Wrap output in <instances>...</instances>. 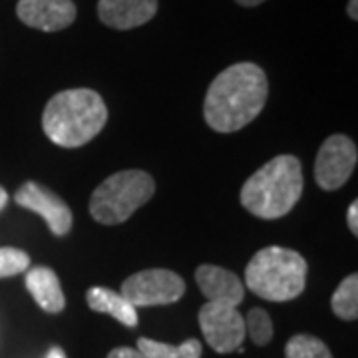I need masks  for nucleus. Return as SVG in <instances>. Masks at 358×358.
Wrapping results in <instances>:
<instances>
[{
  "label": "nucleus",
  "mask_w": 358,
  "mask_h": 358,
  "mask_svg": "<svg viewBox=\"0 0 358 358\" xmlns=\"http://www.w3.org/2000/svg\"><path fill=\"white\" fill-rule=\"evenodd\" d=\"M30 267V259L24 251L13 249V247H2L0 249V279L2 277H13Z\"/></svg>",
  "instance_id": "nucleus-19"
},
{
  "label": "nucleus",
  "mask_w": 358,
  "mask_h": 358,
  "mask_svg": "<svg viewBox=\"0 0 358 358\" xmlns=\"http://www.w3.org/2000/svg\"><path fill=\"white\" fill-rule=\"evenodd\" d=\"M6 201H8V193L4 192V187H0V211L4 209Z\"/></svg>",
  "instance_id": "nucleus-24"
},
{
  "label": "nucleus",
  "mask_w": 358,
  "mask_h": 358,
  "mask_svg": "<svg viewBox=\"0 0 358 358\" xmlns=\"http://www.w3.org/2000/svg\"><path fill=\"white\" fill-rule=\"evenodd\" d=\"M303 167L294 155H277L245 181L241 203L259 219L285 217L303 195Z\"/></svg>",
  "instance_id": "nucleus-3"
},
{
  "label": "nucleus",
  "mask_w": 358,
  "mask_h": 358,
  "mask_svg": "<svg viewBox=\"0 0 358 358\" xmlns=\"http://www.w3.org/2000/svg\"><path fill=\"white\" fill-rule=\"evenodd\" d=\"M237 4H241V6H257V4H261V2H265V0H235Z\"/></svg>",
  "instance_id": "nucleus-23"
},
{
  "label": "nucleus",
  "mask_w": 358,
  "mask_h": 358,
  "mask_svg": "<svg viewBox=\"0 0 358 358\" xmlns=\"http://www.w3.org/2000/svg\"><path fill=\"white\" fill-rule=\"evenodd\" d=\"M108 358H145L141 355L140 350H134V348H128V346H120V348H115L112 350Z\"/></svg>",
  "instance_id": "nucleus-20"
},
{
  "label": "nucleus",
  "mask_w": 358,
  "mask_h": 358,
  "mask_svg": "<svg viewBox=\"0 0 358 358\" xmlns=\"http://www.w3.org/2000/svg\"><path fill=\"white\" fill-rule=\"evenodd\" d=\"M245 319V334L255 343L257 346H265L273 338V320L267 310L263 308H251Z\"/></svg>",
  "instance_id": "nucleus-18"
},
{
  "label": "nucleus",
  "mask_w": 358,
  "mask_h": 358,
  "mask_svg": "<svg viewBox=\"0 0 358 358\" xmlns=\"http://www.w3.org/2000/svg\"><path fill=\"white\" fill-rule=\"evenodd\" d=\"M199 327L207 345L219 355L233 352L245 341V319L237 307L205 303L199 310Z\"/></svg>",
  "instance_id": "nucleus-7"
},
{
  "label": "nucleus",
  "mask_w": 358,
  "mask_h": 358,
  "mask_svg": "<svg viewBox=\"0 0 358 358\" xmlns=\"http://www.w3.org/2000/svg\"><path fill=\"white\" fill-rule=\"evenodd\" d=\"M287 358H333L329 346L317 336L310 334H294L285 346Z\"/></svg>",
  "instance_id": "nucleus-17"
},
{
  "label": "nucleus",
  "mask_w": 358,
  "mask_h": 358,
  "mask_svg": "<svg viewBox=\"0 0 358 358\" xmlns=\"http://www.w3.org/2000/svg\"><path fill=\"white\" fill-rule=\"evenodd\" d=\"M195 281L207 299V303L239 307L243 301V285L239 281V277L227 268L215 267V265H201L195 271Z\"/></svg>",
  "instance_id": "nucleus-11"
},
{
  "label": "nucleus",
  "mask_w": 358,
  "mask_h": 358,
  "mask_svg": "<svg viewBox=\"0 0 358 358\" xmlns=\"http://www.w3.org/2000/svg\"><path fill=\"white\" fill-rule=\"evenodd\" d=\"M357 2H358V0H350V2H348V16H350L352 20H357V18H358Z\"/></svg>",
  "instance_id": "nucleus-22"
},
{
  "label": "nucleus",
  "mask_w": 358,
  "mask_h": 358,
  "mask_svg": "<svg viewBox=\"0 0 358 358\" xmlns=\"http://www.w3.org/2000/svg\"><path fill=\"white\" fill-rule=\"evenodd\" d=\"M108 122V108L94 90L58 92L46 103L42 128L48 140L62 148H80L92 141Z\"/></svg>",
  "instance_id": "nucleus-2"
},
{
  "label": "nucleus",
  "mask_w": 358,
  "mask_h": 358,
  "mask_svg": "<svg viewBox=\"0 0 358 358\" xmlns=\"http://www.w3.org/2000/svg\"><path fill=\"white\" fill-rule=\"evenodd\" d=\"M46 358H66V355L62 352V350H60V348H52Z\"/></svg>",
  "instance_id": "nucleus-25"
},
{
  "label": "nucleus",
  "mask_w": 358,
  "mask_h": 358,
  "mask_svg": "<svg viewBox=\"0 0 358 358\" xmlns=\"http://www.w3.org/2000/svg\"><path fill=\"white\" fill-rule=\"evenodd\" d=\"M157 13V0H100L98 16L115 30H131L150 22Z\"/></svg>",
  "instance_id": "nucleus-12"
},
{
  "label": "nucleus",
  "mask_w": 358,
  "mask_h": 358,
  "mask_svg": "<svg viewBox=\"0 0 358 358\" xmlns=\"http://www.w3.org/2000/svg\"><path fill=\"white\" fill-rule=\"evenodd\" d=\"M346 219H348V227H350V231L357 235L358 233V203L357 201H352V203H350Z\"/></svg>",
  "instance_id": "nucleus-21"
},
{
  "label": "nucleus",
  "mask_w": 358,
  "mask_h": 358,
  "mask_svg": "<svg viewBox=\"0 0 358 358\" xmlns=\"http://www.w3.org/2000/svg\"><path fill=\"white\" fill-rule=\"evenodd\" d=\"M138 350L145 358H201L203 346L197 338H189L179 346L157 343L152 338H140Z\"/></svg>",
  "instance_id": "nucleus-15"
},
{
  "label": "nucleus",
  "mask_w": 358,
  "mask_h": 358,
  "mask_svg": "<svg viewBox=\"0 0 358 358\" xmlns=\"http://www.w3.org/2000/svg\"><path fill=\"white\" fill-rule=\"evenodd\" d=\"M185 293V281L169 268H148L128 277L122 296L134 307H155L178 303Z\"/></svg>",
  "instance_id": "nucleus-6"
},
{
  "label": "nucleus",
  "mask_w": 358,
  "mask_h": 358,
  "mask_svg": "<svg viewBox=\"0 0 358 358\" xmlns=\"http://www.w3.org/2000/svg\"><path fill=\"white\" fill-rule=\"evenodd\" d=\"M16 203L24 209L38 213L48 223L56 237H64L72 229V211L70 207L50 189L38 185L36 181H26L14 195Z\"/></svg>",
  "instance_id": "nucleus-9"
},
{
  "label": "nucleus",
  "mask_w": 358,
  "mask_h": 358,
  "mask_svg": "<svg viewBox=\"0 0 358 358\" xmlns=\"http://www.w3.org/2000/svg\"><path fill=\"white\" fill-rule=\"evenodd\" d=\"M268 82L253 62H239L223 70L207 90L203 115L207 126L231 134L249 126L265 108Z\"/></svg>",
  "instance_id": "nucleus-1"
},
{
  "label": "nucleus",
  "mask_w": 358,
  "mask_h": 358,
  "mask_svg": "<svg viewBox=\"0 0 358 358\" xmlns=\"http://www.w3.org/2000/svg\"><path fill=\"white\" fill-rule=\"evenodd\" d=\"M334 315L343 320H357L358 317V275H350L338 285L331 299Z\"/></svg>",
  "instance_id": "nucleus-16"
},
{
  "label": "nucleus",
  "mask_w": 358,
  "mask_h": 358,
  "mask_svg": "<svg viewBox=\"0 0 358 358\" xmlns=\"http://www.w3.org/2000/svg\"><path fill=\"white\" fill-rule=\"evenodd\" d=\"M245 285L261 299L273 303L293 301L305 291L307 261L285 247H265L245 268Z\"/></svg>",
  "instance_id": "nucleus-4"
},
{
  "label": "nucleus",
  "mask_w": 358,
  "mask_h": 358,
  "mask_svg": "<svg viewBox=\"0 0 358 358\" xmlns=\"http://www.w3.org/2000/svg\"><path fill=\"white\" fill-rule=\"evenodd\" d=\"M155 192V181L141 169L117 171L96 187L90 199V213L102 225L128 221Z\"/></svg>",
  "instance_id": "nucleus-5"
},
{
  "label": "nucleus",
  "mask_w": 358,
  "mask_h": 358,
  "mask_svg": "<svg viewBox=\"0 0 358 358\" xmlns=\"http://www.w3.org/2000/svg\"><path fill=\"white\" fill-rule=\"evenodd\" d=\"M26 289L28 293L34 296V301L38 303L40 308H44L46 313H62L66 307L64 293L60 287L58 275L48 267H34L26 273Z\"/></svg>",
  "instance_id": "nucleus-13"
},
{
  "label": "nucleus",
  "mask_w": 358,
  "mask_h": 358,
  "mask_svg": "<svg viewBox=\"0 0 358 358\" xmlns=\"http://www.w3.org/2000/svg\"><path fill=\"white\" fill-rule=\"evenodd\" d=\"M358 152L355 141L346 136H331L320 145L317 164H315V179L324 192H334L343 187L350 173L355 171Z\"/></svg>",
  "instance_id": "nucleus-8"
},
{
  "label": "nucleus",
  "mask_w": 358,
  "mask_h": 358,
  "mask_svg": "<svg viewBox=\"0 0 358 358\" xmlns=\"http://www.w3.org/2000/svg\"><path fill=\"white\" fill-rule=\"evenodd\" d=\"M86 301H88V307L92 310L112 315L115 320H120L126 327H136L138 324V310H136V307L129 305L122 294L114 293L112 289L94 287L86 293Z\"/></svg>",
  "instance_id": "nucleus-14"
},
{
  "label": "nucleus",
  "mask_w": 358,
  "mask_h": 358,
  "mask_svg": "<svg viewBox=\"0 0 358 358\" xmlns=\"http://www.w3.org/2000/svg\"><path fill=\"white\" fill-rule=\"evenodd\" d=\"M16 14L30 28L58 32L76 20V4L72 0H18Z\"/></svg>",
  "instance_id": "nucleus-10"
}]
</instances>
